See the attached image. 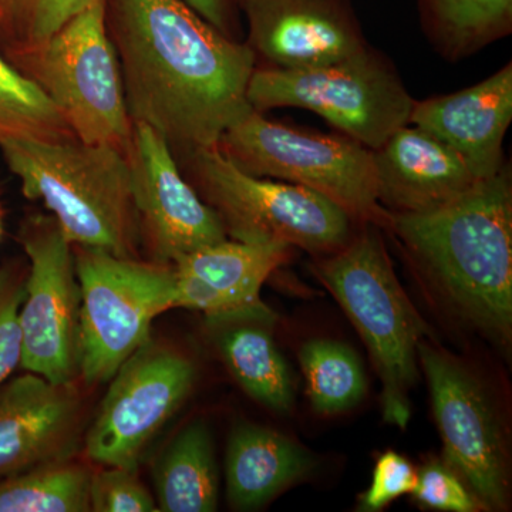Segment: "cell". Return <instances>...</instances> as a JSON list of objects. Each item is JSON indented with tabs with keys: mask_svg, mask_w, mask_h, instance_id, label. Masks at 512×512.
Masks as SVG:
<instances>
[{
	"mask_svg": "<svg viewBox=\"0 0 512 512\" xmlns=\"http://www.w3.org/2000/svg\"><path fill=\"white\" fill-rule=\"evenodd\" d=\"M131 121L148 124L174 153L217 147L252 109L256 56L183 0H104Z\"/></svg>",
	"mask_w": 512,
	"mask_h": 512,
	"instance_id": "obj_1",
	"label": "cell"
},
{
	"mask_svg": "<svg viewBox=\"0 0 512 512\" xmlns=\"http://www.w3.org/2000/svg\"><path fill=\"white\" fill-rule=\"evenodd\" d=\"M392 228L454 312L500 343L512 330V184L508 164L443 207L392 214Z\"/></svg>",
	"mask_w": 512,
	"mask_h": 512,
	"instance_id": "obj_2",
	"label": "cell"
},
{
	"mask_svg": "<svg viewBox=\"0 0 512 512\" xmlns=\"http://www.w3.org/2000/svg\"><path fill=\"white\" fill-rule=\"evenodd\" d=\"M0 153L28 200L42 201L77 247L140 258V222L126 154L106 144L9 138Z\"/></svg>",
	"mask_w": 512,
	"mask_h": 512,
	"instance_id": "obj_3",
	"label": "cell"
},
{
	"mask_svg": "<svg viewBox=\"0 0 512 512\" xmlns=\"http://www.w3.org/2000/svg\"><path fill=\"white\" fill-rule=\"evenodd\" d=\"M365 224L348 244L319 259L315 272L372 356L382 380L384 421L404 430L412 416L410 392L419 377L417 346L427 326L397 279L379 225Z\"/></svg>",
	"mask_w": 512,
	"mask_h": 512,
	"instance_id": "obj_4",
	"label": "cell"
},
{
	"mask_svg": "<svg viewBox=\"0 0 512 512\" xmlns=\"http://www.w3.org/2000/svg\"><path fill=\"white\" fill-rule=\"evenodd\" d=\"M178 154L188 183L234 241L276 242L326 255L352 238L355 220L318 192L245 173L218 147Z\"/></svg>",
	"mask_w": 512,
	"mask_h": 512,
	"instance_id": "obj_5",
	"label": "cell"
},
{
	"mask_svg": "<svg viewBox=\"0 0 512 512\" xmlns=\"http://www.w3.org/2000/svg\"><path fill=\"white\" fill-rule=\"evenodd\" d=\"M5 56L52 100L77 140L126 154L133 121L104 0H93L42 45Z\"/></svg>",
	"mask_w": 512,
	"mask_h": 512,
	"instance_id": "obj_6",
	"label": "cell"
},
{
	"mask_svg": "<svg viewBox=\"0 0 512 512\" xmlns=\"http://www.w3.org/2000/svg\"><path fill=\"white\" fill-rule=\"evenodd\" d=\"M217 147L245 173L301 185L335 202L355 221L387 225L372 150L345 134L278 123L251 109L224 131Z\"/></svg>",
	"mask_w": 512,
	"mask_h": 512,
	"instance_id": "obj_7",
	"label": "cell"
},
{
	"mask_svg": "<svg viewBox=\"0 0 512 512\" xmlns=\"http://www.w3.org/2000/svg\"><path fill=\"white\" fill-rule=\"evenodd\" d=\"M248 100L261 113L282 107L312 111L372 151L409 124L416 101L394 64L370 45L313 69H255Z\"/></svg>",
	"mask_w": 512,
	"mask_h": 512,
	"instance_id": "obj_8",
	"label": "cell"
},
{
	"mask_svg": "<svg viewBox=\"0 0 512 512\" xmlns=\"http://www.w3.org/2000/svg\"><path fill=\"white\" fill-rule=\"evenodd\" d=\"M73 252L82 291L79 375L87 384L109 383L151 340L154 319L174 308L173 265L77 245Z\"/></svg>",
	"mask_w": 512,
	"mask_h": 512,
	"instance_id": "obj_9",
	"label": "cell"
},
{
	"mask_svg": "<svg viewBox=\"0 0 512 512\" xmlns=\"http://www.w3.org/2000/svg\"><path fill=\"white\" fill-rule=\"evenodd\" d=\"M19 242L30 261L19 312L23 355L20 366L50 383L79 376L82 291L73 245L52 215L26 218Z\"/></svg>",
	"mask_w": 512,
	"mask_h": 512,
	"instance_id": "obj_10",
	"label": "cell"
},
{
	"mask_svg": "<svg viewBox=\"0 0 512 512\" xmlns=\"http://www.w3.org/2000/svg\"><path fill=\"white\" fill-rule=\"evenodd\" d=\"M194 380L188 357L148 340L111 377L87 431V457L99 466L138 470L144 451L183 406Z\"/></svg>",
	"mask_w": 512,
	"mask_h": 512,
	"instance_id": "obj_11",
	"label": "cell"
},
{
	"mask_svg": "<svg viewBox=\"0 0 512 512\" xmlns=\"http://www.w3.org/2000/svg\"><path fill=\"white\" fill-rule=\"evenodd\" d=\"M417 357L429 382L444 444V463L485 510H507V447L500 419L483 384L458 360L424 340L417 346Z\"/></svg>",
	"mask_w": 512,
	"mask_h": 512,
	"instance_id": "obj_12",
	"label": "cell"
},
{
	"mask_svg": "<svg viewBox=\"0 0 512 512\" xmlns=\"http://www.w3.org/2000/svg\"><path fill=\"white\" fill-rule=\"evenodd\" d=\"M126 157L148 261L173 265L181 256L228 239L217 212L188 183L158 131L134 121Z\"/></svg>",
	"mask_w": 512,
	"mask_h": 512,
	"instance_id": "obj_13",
	"label": "cell"
},
{
	"mask_svg": "<svg viewBox=\"0 0 512 512\" xmlns=\"http://www.w3.org/2000/svg\"><path fill=\"white\" fill-rule=\"evenodd\" d=\"M255 56L269 67L305 70L369 46L352 0H239Z\"/></svg>",
	"mask_w": 512,
	"mask_h": 512,
	"instance_id": "obj_14",
	"label": "cell"
},
{
	"mask_svg": "<svg viewBox=\"0 0 512 512\" xmlns=\"http://www.w3.org/2000/svg\"><path fill=\"white\" fill-rule=\"evenodd\" d=\"M292 247L249 244L225 239L181 256L173 264L174 308L204 313L211 322H266L271 312L261 289L275 269L285 264Z\"/></svg>",
	"mask_w": 512,
	"mask_h": 512,
	"instance_id": "obj_15",
	"label": "cell"
},
{
	"mask_svg": "<svg viewBox=\"0 0 512 512\" xmlns=\"http://www.w3.org/2000/svg\"><path fill=\"white\" fill-rule=\"evenodd\" d=\"M82 402L73 383L26 373L0 389V478L70 460L79 446Z\"/></svg>",
	"mask_w": 512,
	"mask_h": 512,
	"instance_id": "obj_16",
	"label": "cell"
},
{
	"mask_svg": "<svg viewBox=\"0 0 512 512\" xmlns=\"http://www.w3.org/2000/svg\"><path fill=\"white\" fill-rule=\"evenodd\" d=\"M512 121V63L483 82L414 101L409 124L426 130L463 158L477 180L503 170L504 138Z\"/></svg>",
	"mask_w": 512,
	"mask_h": 512,
	"instance_id": "obj_17",
	"label": "cell"
},
{
	"mask_svg": "<svg viewBox=\"0 0 512 512\" xmlns=\"http://www.w3.org/2000/svg\"><path fill=\"white\" fill-rule=\"evenodd\" d=\"M372 153L377 198L392 214L436 210L480 183L453 148L413 124Z\"/></svg>",
	"mask_w": 512,
	"mask_h": 512,
	"instance_id": "obj_18",
	"label": "cell"
},
{
	"mask_svg": "<svg viewBox=\"0 0 512 512\" xmlns=\"http://www.w3.org/2000/svg\"><path fill=\"white\" fill-rule=\"evenodd\" d=\"M308 451L274 430L242 424L232 431L225 476L229 503L255 510L311 471Z\"/></svg>",
	"mask_w": 512,
	"mask_h": 512,
	"instance_id": "obj_19",
	"label": "cell"
},
{
	"mask_svg": "<svg viewBox=\"0 0 512 512\" xmlns=\"http://www.w3.org/2000/svg\"><path fill=\"white\" fill-rule=\"evenodd\" d=\"M156 503L163 512H212L218 507L217 463L210 430L194 421L178 433L154 468Z\"/></svg>",
	"mask_w": 512,
	"mask_h": 512,
	"instance_id": "obj_20",
	"label": "cell"
},
{
	"mask_svg": "<svg viewBox=\"0 0 512 512\" xmlns=\"http://www.w3.org/2000/svg\"><path fill=\"white\" fill-rule=\"evenodd\" d=\"M416 2L421 28L451 62L466 59L512 32V0Z\"/></svg>",
	"mask_w": 512,
	"mask_h": 512,
	"instance_id": "obj_21",
	"label": "cell"
},
{
	"mask_svg": "<svg viewBox=\"0 0 512 512\" xmlns=\"http://www.w3.org/2000/svg\"><path fill=\"white\" fill-rule=\"evenodd\" d=\"M259 320L222 323L218 348L242 389L275 412H289L293 406V382L284 356Z\"/></svg>",
	"mask_w": 512,
	"mask_h": 512,
	"instance_id": "obj_22",
	"label": "cell"
},
{
	"mask_svg": "<svg viewBox=\"0 0 512 512\" xmlns=\"http://www.w3.org/2000/svg\"><path fill=\"white\" fill-rule=\"evenodd\" d=\"M89 468L70 460L20 471L0 480V512H87Z\"/></svg>",
	"mask_w": 512,
	"mask_h": 512,
	"instance_id": "obj_23",
	"label": "cell"
},
{
	"mask_svg": "<svg viewBox=\"0 0 512 512\" xmlns=\"http://www.w3.org/2000/svg\"><path fill=\"white\" fill-rule=\"evenodd\" d=\"M299 362L316 412H345L365 396V372L349 346L333 340H311L299 350Z\"/></svg>",
	"mask_w": 512,
	"mask_h": 512,
	"instance_id": "obj_24",
	"label": "cell"
},
{
	"mask_svg": "<svg viewBox=\"0 0 512 512\" xmlns=\"http://www.w3.org/2000/svg\"><path fill=\"white\" fill-rule=\"evenodd\" d=\"M9 138L64 141L76 137L52 100L0 50V141Z\"/></svg>",
	"mask_w": 512,
	"mask_h": 512,
	"instance_id": "obj_25",
	"label": "cell"
},
{
	"mask_svg": "<svg viewBox=\"0 0 512 512\" xmlns=\"http://www.w3.org/2000/svg\"><path fill=\"white\" fill-rule=\"evenodd\" d=\"M93 0H5V25L0 35L3 55L45 43Z\"/></svg>",
	"mask_w": 512,
	"mask_h": 512,
	"instance_id": "obj_26",
	"label": "cell"
},
{
	"mask_svg": "<svg viewBox=\"0 0 512 512\" xmlns=\"http://www.w3.org/2000/svg\"><path fill=\"white\" fill-rule=\"evenodd\" d=\"M90 508L96 512H154L156 500L144 487L137 470L123 467H104L92 473Z\"/></svg>",
	"mask_w": 512,
	"mask_h": 512,
	"instance_id": "obj_27",
	"label": "cell"
},
{
	"mask_svg": "<svg viewBox=\"0 0 512 512\" xmlns=\"http://www.w3.org/2000/svg\"><path fill=\"white\" fill-rule=\"evenodd\" d=\"M26 275L18 266L0 268V384L22 362L19 312L25 298Z\"/></svg>",
	"mask_w": 512,
	"mask_h": 512,
	"instance_id": "obj_28",
	"label": "cell"
},
{
	"mask_svg": "<svg viewBox=\"0 0 512 512\" xmlns=\"http://www.w3.org/2000/svg\"><path fill=\"white\" fill-rule=\"evenodd\" d=\"M414 498L423 507L450 512H477L484 505L471 493L464 481L441 461H431L417 473Z\"/></svg>",
	"mask_w": 512,
	"mask_h": 512,
	"instance_id": "obj_29",
	"label": "cell"
},
{
	"mask_svg": "<svg viewBox=\"0 0 512 512\" xmlns=\"http://www.w3.org/2000/svg\"><path fill=\"white\" fill-rule=\"evenodd\" d=\"M417 471L406 457L387 451L377 460L372 485L360 498L359 511L375 512L402 497L413 494Z\"/></svg>",
	"mask_w": 512,
	"mask_h": 512,
	"instance_id": "obj_30",
	"label": "cell"
},
{
	"mask_svg": "<svg viewBox=\"0 0 512 512\" xmlns=\"http://www.w3.org/2000/svg\"><path fill=\"white\" fill-rule=\"evenodd\" d=\"M185 5L198 13L229 37H234V0H183Z\"/></svg>",
	"mask_w": 512,
	"mask_h": 512,
	"instance_id": "obj_31",
	"label": "cell"
},
{
	"mask_svg": "<svg viewBox=\"0 0 512 512\" xmlns=\"http://www.w3.org/2000/svg\"><path fill=\"white\" fill-rule=\"evenodd\" d=\"M3 25H5V0H0V35H2Z\"/></svg>",
	"mask_w": 512,
	"mask_h": 512,
	"instance_id": "obj_32",
	"label": "cell"
},
{
	"mask_svg": "<svg viewBox=\"0 0 512 512\" xmlns=\"http://www.w3.org/2000/svg\"><path fill=\"white\" fill-rule=\"evenodd\" d=\"M0 237H2V212H0Z\"/></svg>",
	"mask_w": 512,
	"mask_h": 512,
	"instance_id": "obj_33",
	"label": "cell"
}]
</instances>
